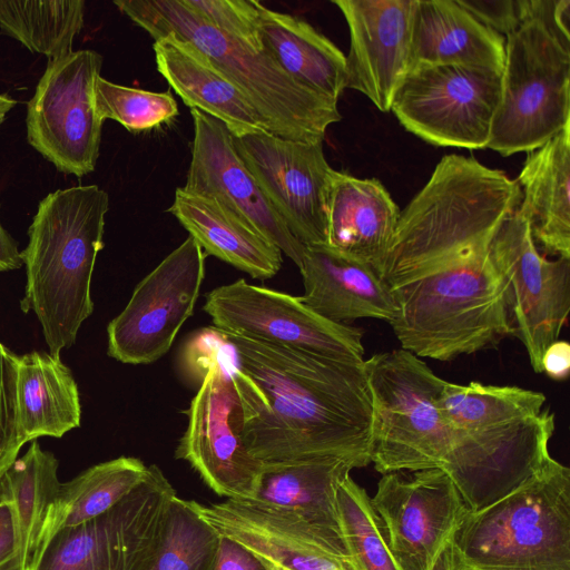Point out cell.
I'll use <instances>...</instances> for the list:
<instances>
[{
  "label": "cell",
  "instance_id": "6da1fadb",
  "mask_svg": "<svg viewBox=\"0 0 570 570\" xmlns=\"http://www.w3.org/2000/svg\"><path fill=\"white\" fill-rule=\"evenodd\" d=\"M522 199L517 179L474 157L446 155L401 210L379 275L397 313L401 348L451 361L512 335L490 245Z\"/></svg>",
  "mask_w": 570,
  "mask_h": 570
},
{
  "label": "cell",
  "instance_id": "7a4b0ae2",
  "mask_svg": "<svg viewBox=\"0 0 570 570\" xmlns=\"http://www.w3.org/2000/svg\"><path fill=\"white\" fill-rule=\"evenodd\" d=\"M224 334L236 357L228 366L237 393L233 424L256 459L371 463L373 411L364 362L342 363Z\"/></svg>",
  "mask_w": 570,
  "mask_h": 570
},
{
  "label": "cell",
  "instance_id": "3957f363",
  "mask_svg": "<svg viewBox=\"0 0 570 570\" xmlns=\"http://www.w3.org/2000/svg\"><path fill=\"white\" fill-rule=\"evenodd\" d=\"M546 400L519 386L445 383L438 396L450 441L444 472L470 511L505 497L550 456L556 415Z\"/></svg>",
  "mask_w": 570,
  "mask_h": 570
},
{
  "label": "cell",
  "instance_id": "277c9868",
  "mask_svg": "<svg viewBox=\"0 0 570 570\" xmlns=\"http://www.w3.org/2000/svg\"><path fill=\"white\" fill-rule=\"evenodd\" d=\"M108 209L109 196L97 185L57 189L41 199L28 229L21 309L36 314L53 355L73 345L94 311L91 277Z\"/></svg>",
  "mask_w": 570,
  "mask_h": 570
},
{
  "label": "cell",
  "instance_id": "5b68a950",
  "mask_svg": "<svg viewBox=\"0 0 570 570\" xmlns=\"http://www.w3.org/2000/svg\"><path fill=\"white\" fill-rule=\"evenodd\" d=\"M114 4L154 40L171 35L197 48L246 96L271 134L294 141H324L328 126L342 119L337 100L301 85L265 51L213 28L181 0Z\"/></svg>",
  "mask_w": 570,
  "mask_h": 570
},
{
  "label": "cell",
  "instance_id": "8992f818",
  "mask_svg": "<svg viewBox=\"0 0 570 570\" xmlns=\"http://www.w3.org/2000/svg\"><path fill=\"white\" fill-rule=\"evenodd\" d=\"M455 570H570V469L551 455L452 535Z\"/></svg>",
  "mask_w": 570,
  "mask_h": 570
},
{
  "label": "cell",
  "instance_id": "52a82bcc",
  "mask_svg": "<svg viewBox=\"0 0 570 570\" xmlns=\"http://www.w3.org/2000/svg\"><path fill=\"white\" fill-rule=\"evenodd\" d=\"M372 399L371 463L382 474L439 469L450 441L438 396L446 381L403 348L364 360Z\"/></svg>",
  "mask_w": 570,
  "mask_h": 570
},
{
  "label": "cell",
  "instance_id": "ba28073f",
  "mask_svg": "<svg viewBox=\"0 0 570 570\" xmlns=\"http://www.w3.org/2000/svg\"><path fill=\"white\" fill-rule=\"evenodd\" d=\"M570 125V40L539 18L505 37L502 91L487 148L508 157Z\"/></svg>",
  "mask_w": 570,
  "mask_h": 570
},
{
  "label": "cell",
  "instance_id": "9c48e42d",
  "mask_svg": "<svg viewBox=\"0 0 570 570\" xmlns=\"http://www.w3.org/2000/svg\"><path fill=\"white\" fill-rule=\"evenodd\" d=\"M176 491L157 465L107 512L53 532L31 570H142Z\"/></svg>",
  "mask_w": 570,
  "mask_h": 570
},
{
  "label": "cell",
  "instance_id": "30bf717a",
  "mask_svg": "<svg viewBox=\"0 0 570 570\" xmlns=\"http://www.w3.org/2000/svg\"><path fill=\"white\" fill-rule=\"evenodd\" d=\"M502 71L474 66H419L407 71L390 110L422 140L440 147L483 149L491 138Z\"/></svg>",
  "mask_w": 570,
  "mask_h": 570
},
{
  "label": "cell",
  "instance_id": "8fae6325",
  "mask_svg": "<svg viewBox=\"0 0 570 570\" xmlns=\"http://www.w3.org/2000/svg\"><path fill=\"white\" fill-rule=\"evenodd\" d=\"M101 66L90 49L48 60L28 101V142L61 173L82 177L96 168L104 121L94 89Z\"/></svg>",
  "mask_w": 570,
  "mask_h": 570
},
{
  "label": "cell",
  "instance_id": "7c38bea8",
  "mask_svg": "<svg viewBox=\"0 0 570 570\" xmlns=\"http://www.w3.org/2000/svg\"><path fill=\"white\" fill-rule=\"evenodd\" d=\"M490 254L512 335L523 344L533 371L542 373L543 353L559 340L570 311V259L542 255L518 208L498 228Z\"/></svg>",
  "mask_w": 570,
  "mask_h": 570
},
{
  "label": "cell",
  "instance_id": "4fadbf2b",
  "mask_svg": "<svg viewBox=\"0 0 570 570\" xmlns=\"http://www.w3.org/2000/svg\"><path fill=\"white\" fill-rule=\"evenodd\" d=\"M220 331L348 364L364 362V331L330 321L299 297L239 278L205 295Z\"/></svg>",
  "mask_w": 570,
  "mask_h": 570
},
{
  "label": "cell",
  "instance_id": "5bb4252c",
  "mask_svg": "<svg viewBox=\"0 0 570 570\" xmlns=\"http://www.w3.org/2000/svg\"><path fill=\"white\" fill-rule=\"evenodd\" d=\"M206 254L188 236L135 287L108 325V355L125 364H149L166 354L193 315L205 277Z\"/></svg>",
  "mask_w": 570,
  "mask_h": 570
},
{
  "label": "cell",
  "instance_id": "9a60e30c",
  "mask_svg": "<svg viewBox=\"0 0 570 570\" xmlns=\"http://www.w3.org/2000/svg\"><path fill=\"white\" fill-rule=\"evenodd\" d=\"M232 353L226 338L185 411L188 423L175 456L187 461L215 493L253 500L264 463L248 451L233 424L237 393L226 366Z\"/></svg>",
  "mask_w": 570,
  "mask_h": 570
},
{
  "label": "cell",
  "instance_id": "2e32d148",
  "mask_svg": "<svg viewBox=\"0 0 570 570\" xmlns=\"http://www.w3.org/2000/svg\"><path fill=\"white\" fill-rule=\"evenodd\" d=\"M234 145L265 197L304 246L327 245V204L334 169L323 141L269 132L234 136Z\"/></svg>",
  "mask_w": 570,
  "mask_h": 570
},
{
  "label": "cell",
  "instance_id": "e0dca14e",
  "mask_svg": "<svg viewBox=\"0 0 570 570\" xmlns=\"http://www.w3.org/2000/svg\"><path fill=\"white\" fill-rule=\"evenodd\" d=\"M371 504L380 517L399 570H432L470 511L449 475L439 469L385 473Z\"/></svg>",
  "mask_w": 570,
  "mask_h": 570
},
{
  "label": "cell",
  "instance_id": "ac0fdd59",
  "mask_svg": "<svg viewBox=\"0 0 570 570\" xmlns=\"http://www.w3.org/2000/svg\"><path fill=\"white\" fill-rule=\"evenodd\" d=\"M194 507L220 535L248 548L275 570H361L341 533L291 510L229 499L209 505L194 501Z\"/></svg>",
  "mask_w": 570,
  "mask_h": 570
},
{
  "label": "cell",
  "instance_id": "d6986e66",
  "mask_svg": "<svg viewBox=\"0 0 570 570\" xmlns=\"http://www.w3.org/2000/svg\"><path fill=\"white\" fill-rule=\"evenodd\" d=\"M191 158L184 189L214 197L248 222L299 268L305 246L274 210L239 157L234 136L219 120L190 109Z\"/></svg>",
  "mask_w": 570,
  "mask_h": 570
},
{
  "label": "cell",
  "instance_id": "ffe728a7",
  "mask_svg": "<svg viewBox=\"0 0 570 570\" xmlns=\"http://www.w3.org/2000/svg\"><path fill=\"white\" fill-rule=\"evenodd\" d=\"M350 30L345 89L387 112L409 71L415 0H333Z\"/></svg>",
  "mask_w": 570,
  "mask_h": 570
},
{
  "label": "cell",
  "instance_id": "44dd1931",
  "mask_svg": "<svg viewBox=\"0 0 570 570\" xmlns=\"http://www.w3.org/2000/svg\"><path fill=\"white\" fill-rule=\"evenodd\" d=\"M298 269L304 284L301 301L330 321L390 323L397 313L391 292L373 266L327 245L305 246Z\"/></svg>",
  "mask_w": 570,
  "mask_h": 570
},
{
  "label": "cell",
  "instance_id": "7402d4cb",
  "mask_svg": "<svg viewBox=\"0 0 570 570\" xmlns=\"http://www.w3.org/2000/svg\"><path fill=\"white\" fill-rule=\"evenodd\" d=\"M153 49L159 73L190 109L219 120L233 136L269 132L246 96L197 48L168 35Z\"/></svg>",
  "mask_w": 570,
  "mask_h": 570
},
{
  "label": "cell",
  "instance_id": "603a6c76",
  "mask_svg": "<svg viewBox=\"0 0 570 570\" xmlns=\"http://www.w3.org/2000/svg\"><path fill=\"white\" fill-rule=\"evenodd\" d=\"M400 213L376 178H357L335 170L327 204V246L370 264L377 272Z\"/></svg>",
  "mask_w": 570,
  "mask_h": 570
},
{
  "label": "cell",
  "instance_id": "cb8c5ba5",
  "mask_svg": "<svg viewBox=\"0 0 570 570\" xmlns=\"http://www.w3.org/2000/svg\"><path fill=\"white\" fill-rule=\"evenodd\" d=\"M505 38L466 11L458 0H415L409 70L461 65L503 70Z\"/></svg>",
  "mask_w": 570,
  "mask_h": 570
},
{
  "label": "cell",
  "instance_id": "d4e9b609",
  "mask_svg": "<svg viewBox=\"0 0 570 570\" xmlns=\"http://www.w3.org/2000/svg\"><path fill=\"white\" fill-rule=\"evenodd\" d=\"M517 181L535 245L546 254L570 259V125L527 153Z\"/></svg>",
  "mask_w": 570,
  "mask_h": 570
},
{
  "label": "cell",
  "instance_id": "484cf974",
  "mask_svg": "<svg viewBox=\"0 0 570 570\" xmlns=\"http://www.w3.org/2000/svg\"><path fill=\"white\" fill-rule=\"evenodd\" d=\"M168 212L203 248L254 278H271L283 254L248 222L214 197L176 189Z\"/></svg>",
  "mask_w": 570,
  "mask_h": 570
},
{
  "label": "cell",
  "instance_id": "4316f807",
  "mask_svg": "<svg viewBox=\"0 0 570 570\" xmlns=\"http://www.w3.org/2000/svg\"><path fill=\"white\" fill-rule=\"evenodd\" d=\"M16 399L26 443L40 436L61 438L80 425L78 386L60 356L38 351L18 356Z\"/></svg>",
  "mask_w": 570,
  "mask_h": 570
},
{
  "label": "cell",
  "instance_id": "83f0119b",
  "mask_svg": "<svg viewBox=\"0 0 570 570\" xmlns=\"http://www.w3.org/2000/svg\"><path fill=\"white\" fill-rule=\"evenodd\" d=\"M263 50L294 80L338 101L345 89V55L305 20L262 7Z\"/></svg>",
  "mask_w": 570,
  "mask_h": 570
},
{
  "label": "cell",
  "instance_id": "f1b7e54d",
  "mask_svg": "<svg viewBox=\"0 0 570 570\" xmlns=\"http://www.w3.org/2000/svg\"><path fill=\"white\" fill-rule=\"evenodd\" d=\"M353 469L352 462L338 458L264 463L253 500L291 510L311 523L342 534L336 492Z\"/></svg>",
  "mask_w": 570,
  "mask_h": 570
},
{
  "label": "cell",
  "instance_id": "f546056e",
  "mask_svg": "<svg viewBox=\"0 0 570 570\" xmlns=\"http://www.w3.org/2000/svg\"><path fill=\"white\" fill-rule=\"evenodd\" d=\"M56 456L35 440L0 478V501L11 504L18 532L19 570H31L47 539L61 485Z\"/></svg>",
  "mask_w": 570,
  "mask_h": 570
},
{
  "label": "cell",
  "instance_id": "4dcf8cb0",
  "mask_svg": "<svg viewBox=\"0 0 570 570\" xmlns=\"http://www.w3.org/2000/svg\"><path fill=\"white\" fill-rule=\"evenodd\" d=\"M148 466L137 458L120 456L90 466L61 483L47 539L57 530L94 519L128 495L146 478Z\"/></svg>",
  "mask_w": 570,
  "mask_h": 570
},
{
  "label": "cell",
  "instance_id": "1f68e13d",
  "mask_svg": "<svg viewBox=\"0 0 570 570\" xmlns=\"http://www.w3.org/2000/svg\"><path fill=\"white\" fill-rule=\"evenodd\" d=\"M83 0L1 1L0 30L48 60L72 51L85 22Z\"/></svg>",
  "mask_w": 570,
  "mask_h": 570
},
{
  "label": "cell",
  "instance_id": "d6a6232c",
  "mask_svg": "<svg viewBox=\"0 0 570 570\" xmlns=\"http://www.w3.org/2000/svg\"><path fill=\"white\" fill-rule=\"evenodd\" d=\"M219 533L196 511L194 501L175 497L160 541L142 570H214Z\"/></svg>",
  "mask_w": 570,
  "mask_h": 570
},
{
  "label": "cell",
  "instance_id": "836d02e7",
  "mask_svg": "<svg viewBox=\"0 0 570 570\" xmlns=\"http://www.w3.org/2000/svg\"><path fill=\"white\" fill-rule=\"evenodd\" d=\"M336 501L341 531L356 566L361 570H399L371 498L350 474L340 483Z\"/></svg>",
  "mask_w": 570,
  "mask_h": 570
},
{
  "label": "cell",
  "instance_id": "e575fe53",
  "mask_svg": "<svg viewBox=\"0 0 570 570\" xmlns=\"http://www.w3.org/2000/svg\"><path fill=\"white\" fill-rule=\"evenodd\" d=\"M94 92L99 118L112 119L131 132L157 128L178 116V105L170 91L126 87L99 76Z\"/></svg>",
  "mask_w": 570,
  "mask_h": 570
},
{
  "label": "cell",
  "instance_id": "d590c367",
  "mask_svg": "<svg viewBox=\"0 0 570 570\" xmlns=\"http://www.w3.org/2000/svg\"><path fill=\"white\" fill-rule=\"evenodd\" d=\"M199 19L213 28L258 51H264L259 38L263 4L256 0H181Z\"/></svg>",
  "mask_w": 570,
  "mask_h": 570
},
{
  "label": "cell",
  "instance_id": "8d00e7d4",
  "mask_svg": "<svg viewBox=\"0 0 570 570\" xmlns=\"http://www.w3.org/2000/svg\"><path fill=\"white\" fill-rule=\"evenodd\" d=\"M17 361L18 355L0 343V478L26 443L17 413Z\"/></svg>",
  "mask_w": 570,
  "mask_h": 570
},
{
  "label": "cell",
  "instance_id": "74e56055",
  "mask_svg": "<svg viewBox=\"0 0 570 570\" xmlns=\"http://www.w3.org/2000/svg\"><path fill=\"white\" fill-rule=\"evenodd\" d=\"M478 21L502 37L533 18L534 0H458Z\"/></svg>",
  "mask_w": 570,
  "mask_h": 570
},
{
  "label": "cell",
  "instance_id": "f35d334b",
  "mask_svg": "<svg viewBox=\"0 0 570 570\" xmlns=\"http://www.w3.org/2000/svg\"><path fill=\"white\" fill-rule=\"evenodd\" d=\"M220 535V534H219ZM214 570H275L232 538L220 535Z\"/></svg>",
  "mask_w": 570,
  "mask_h": 570
},
{
  "label": "cell",
  "instance_id": "ab89813d",
  "mask_svg": "<svg viewBox=\"0 0 570 570\" xmlns=\"http://www.w3.org/2000/svg\"><path fill=\"white\" fill-rule=\"evenodd\" d=\"M18 532L11 504L0 501V570H19Z\"/></svg>",
  "mask_w": 570,
  "mask_h": 570
},
{
  "label": "cell",
  "instance_id": "60d3db41",
  "mask_svg": "<svg viewBox=\"0 0 570 570\" xmlns=\"http://www.w3.org/2000/svg\"><path fill=\"white\" fill-rule=\"evenodd\" d=\"M541 368L552 380H566L570 372V344L564 340L550 344L543 353Z\"/></svg>",
  "mask_w": 570,
  "mask_h": 570
},
{
  "label": "cell",
  "instance_id": "b9f144b4",
  "mask_svg": "<svg viewBox=\"0 0 570 570\" xmlns=\"http://www.w3.org/2000/svg\"><path fill=\"white\" fill-rule=\"evenodd\" d=\"M22 264L16 240L0 223V273L18 269Z\"/></svg>",
  "mask_w": 570,
  "mask_h": 570
},
{
  "label": "cell",
  "instance_id": "7bdbcfd3",
  "mask_svg": "<svg viewBox=\"0 0 570 570\" xmlns=\"http://www.w3.org/2000/svg\"><path fill=\"white\" fill-rule=\"evenodd\" d=\"M432 570H455L452 538L436 558Z\"/></svg>",
  "mask_w": 570,
  "mask_h": 570
},
{
  "label": "cell",
  "instance_id": "ee69618b",
  "mask_svg": "<svg viewBox=\"0 0 570 570\" xmlns=\"http://www.w3.org/2000/svg\"><path fill=\"white\" fill-rule=\"evenodd\" d=\"M17 101L8 95L0 94V125L3 122L7 114L16 106Z\"/></svg>",
  "mask_w": 570,
  "mask_h": 570
}]
</instances>
